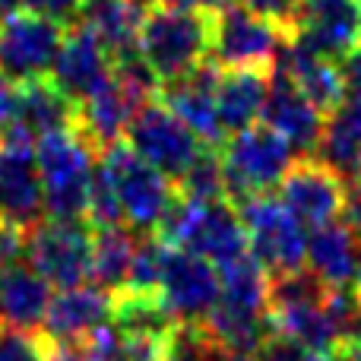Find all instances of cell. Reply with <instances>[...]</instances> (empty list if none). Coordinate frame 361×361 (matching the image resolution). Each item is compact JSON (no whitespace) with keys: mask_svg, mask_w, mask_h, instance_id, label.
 <instances>
[{"mask_svg":"<svg viewBox=\"0 0 361 361\" xmlns=\"http://www.w3.org/2000/svg\"><path fill=\"white\" fill-rule=\"evenodd\" d=\"M212 13L149 0L140 25V57L156 80L175 82L212 54Z\"/></svg>","mask_w":361,"mask_h":361,"instance_id":"cell-1","label":"cell"},{"mask_svg":"<svg viewBox=\"0 0 361 361\" xmlns=\"http://www.w3.org/2000/svg\"><path fill=\"white\" fill-rule=\"evenodd\" d=\"M35 159L44 187V216L63 222L86 219L95 159H99L92 143L76 127H63L35 140Z\"/></svg>","mask_w":361,"mask_h":361,"instance_id":"cell-2","label":"cell"},{"mask_svg":"<svg viewBox=\"0 0 361 361\" xmlns=\"http://www.w3.org/2000/svg\"><path fill=\"white\" fill-rule=\"evenodd\" d=\"M156 235L165 244H178V247L209 260L216 269L231 267L250 254L247 231H244V222L231 206V200L200 203V200L178 197L175 209L169 212V219Z\"/></svg>","mask_w":361,"mask_h":361,"instance_id":"cell-3","label":"cell"},{"mask_svg":"<svg viewBox=\"0 0 361 361\" xmlns=\"http://www.w3.org/2000/svg\"><path fill=\"white\" fill-rule=\"evenodd\" d=\"M99 165L108 175V180H111L114 193H118L124 222L137 231L156 235L180 197L175 180L162 175L143 156H137L127 140L105 146L99 156Z\"/></svg>","mask_w":361,"mask_h":361,"instance_id":"cell-4","label":"cell"},{"mask_svg":"<svg viewBox=\"0 0 361 361\" xmlns=\"http://www.w3.org/2000/svg\"><path fill=\"white\" fill-rule=\"evenodd\" d=\"M247 231V244L254 260L267 269V276L295 273L307 263V235L305 225L282 206L273 193H254L231 203Z\"/></svg>","mask_w":361,"mask_h":361,"instance_id":"cell-5","label":"cell"},{"mask_svg":"<svg viewBox=\"0 0 361 361\" xmlns=\"http://www.w3.org/2000/svg\"><path fill=\"white\" fill-rule=\"evenodd\" d=\"M219 152H222L231 203L254 193H273L295 165V149L267 124L228 133Z\"/></svg>","mask_w":361,"mask_h":361,"instance_id":"cell-6","label":"cell"},{"mask_svg":"<svg viewBox=\"0 0 361 361\" xmlns=\"http://www.w3.org/2000/svg\"><path fill=\"white\" fill-rule=\"evenodd\" d=\"M92 235L86 219H44L25 231V260L57 288H76L92 279Z\"/></svg>","mask_w":361,"mask_h":361,"instance_id":"cell-7","label":"cell"},{"mask_svg":"<svg viewBox=\"0 0 361 361\" xmlns=\"http://www.w3.org/2000/svg\"><path fill=\"white\" fill-rule=\"evenodd\" d=\"M63 35L67 25L38 16L25 6L0 13V80L19 86L48 76Z\"/></svg>","mask_w":361,"mask_h":361,"instance_id":"cell-8","label":"cell"},{"mask_svg":"<svg viewBox=\"0 0 361 361\" xmlns=\"http://www.w3.org/2000/svg\"><path fill=\"white\" fill-rule=\"evenodd\" d=\"M288 32L279 19L228 4L212 13V61L222 67H276Z\"/></svg>","mask_w":361,"mask_h":361,"instance_id":"cell-9","label":"cell"},{"mask_svg":"<svg viewBox=\"0 0 361 361\" xmlns=\"http://www.w3.org/2000/svg\"><path fill=\"white\" fill-rule=\"evenodd\" d=\"M124 140L130 143V149L137 152V156H143L149 165H156V169L162 171V175H169L175 184L193 165V159L203 152V140L159 99L146 102V105L133 114Z\"/></svg>","mask_w":361,"mask_h":361,"instance_id":"cell-10","label":"cell"},{"mask_svg":"<svg viewBox=\"0 0 361 361\" xmlns=\"http://www.w3.org/2000/svg\"><path fill=\"white\" fill-rule=\"evenodd\" d=\"M159 295H162L169 314L180 326H197V324H203L212 314V307L219 305L222 279H219V269L212 267L209 260L178 247V244H165Z\"/></svg>","mask_w":361,"mask_h":361,"instance_id":"cell-11","label":"cell"},{"mask_svg":"<svg viewBox=\"0 0 361 361\" xmlns=\"http://www.w3.org/2000/svg\"><path fill=\"white\" fill-rule=\"evenodd\" d=\"M282 25L288 38H298L307 48L339 61L361 44L358 0H295Z\"/></svg>","mask_w":361,"mask_h":361,"instance_id":"cell-12","label":"cell"},{"mask_svg":"<svg viewBox=\"0 0 361 361\" xmlns=\"http://www.w3.org/2000/svg\"><path fill=\"white\" fill-rule=\"evenodd\" d=\"M279 200L305 228L336 222L345 206V184L326 162L305 156L288 169L279 184Z\"/></svg>","mask_w":361,"mask_h":361,"instance_id":"cell-13","label":"cell"},{"mask_svg":"<svg viewBox=\"0 0 361 361\" xmlns=\"http://www.w3.org/2000/svg\"><path fill=\"white\" fill-rule=\"evenodd\" d=\"M44 216V187L35 146L0 137V222L32 231Z\"/></svg>","mask_w":361,"mask_h":361,"instance_id":"cell-14","label":"cell"},{"mask_svg":"<svg viewBox=\"0 0 361 361\" xmlns=\"http://www.w3.org/2000/svg\"><path fill=\"white\" fill-rule=\"evenodd\" d=\"M222 73V63H216L212 57H206L200 67H193L187 76H180L175 82H165L159 89V102L169 105L171 111L203 140V146H222L228 133L219 124L216 111V82Z\"/></svg>","mask_w":361,"mask_h":361,"instance_id":"cell-15","label":"cell"},{"mask_svg":"<svg viewBox=\"0 0 361 361\" xmlns=\"http://www.w3.org/2000/svg\"><path fill=\"white\" fill-rule=\"evenodd\" d=\"M111 76H114V61L105 51V44L82 23L70 25L61 42V51H57L54 67H51V80L73 102H82L92 92H99Z\"/></svg>","mask_w":361,"mask_h":361,"instance_id":"cell-16","label":"cell"},{"mask_svg":"<svg viewBox=\"0 0 361 361\" xmlns=\"http://www.w3.org/2000/svg\"><path fill=\"white\" fill-rule=\"evenodd\" d=\"M276 70H282L320 114H333L349 99V95H345L349 86H345L343 67H339L333 57L307 48L298 38H286L279 57H276Z\"/></svg>","mask_w":361,"mask_h":361,"instance_id":"cell-17","label":"cell"},{"mask_svg":"<svg viewBox=\"0 0 361 361\" xmlns=\"http://www.w3.org/2000/svg\"><path fill=\"white\" fill-rule=\"evenodd\" d=\"M260 118L295 152H305V156L317 152L326 114H320L282 70H273V82H269V95H267V105H263Z\"/></svg>","mask_w":361,"mask_h":361,"instance_id":"cell-18","label":"cell"},{"mask_svg":"<svg viewBox=\"0 0 361 361\" xmlns=\"http://www.w3.org/2000/svg\"><path fill=\"white\" fill-rule=\"evenodd\" d=\"M111 317V292L99 286H76V288H61L51 298V307L44 314L42 333L54 343H70L76 345L86 333L102 326Z\"/></svg>","mask_w":361,"mask_h":361,"instance_id":"cell-19","label":"cell"},{"mask_svg":"<svg viewBox=\"0 0 361 361\" xmlns=\"http://www.w3.org/2000/svg\"><path fill=\"white\" fill-rule=\"evenodd\" d=\"M276 67H222L216 82V111L225 133L254 127L263 114Z\"/></svg>","mask_w":361,"mask_h":361,"instance_id":"cell-20","label":"cell"},{"mask_svg":"<svg viewBox=\"0 0 361 361\" xmlns=\"http://www.w3.org/2000/svg\"><path fill=\"white\" fill-rule=\"evenodd\" d=\"M51 282L38 276L29 263H13L0 269V326L19 333H35L51 307Z\"/></svg>","mask_w":361,"mask_h":361,"instance_id":"cell-21","label":"cell"},{"mask_svg":"<svg viewBox=\"0 0 361 361\" xmlns=\"http://www.w3.org/2000/svg\"><path fill=\"white\" fill-rule=\"evenodd\" d=\"M76 118H80V102L70 99L51 76L16 86V118L10 124H19L32 140L63 127H76Z\"/></svg>","mask_w":361,"mask_h":361,"instance_id":"cell-22","label":"cell"},{"mask_svg":"<svg viewBox=\"0 0 361 361\" xmlns=\"http://www.w3.org/2000/svg\"><path fill=\"white\" fill-rule=\"evenodd\" d=\"M361 260V238L349 225L326 222L307 235V269L326 288H352Z\"/></svg>","mask_w":361,"mask_h":361,"instance_id":"cell-23","label":"cell"},{"mask_svg":"<svg viewBox=\"0 0 361 361\" xmlns=\"http://www.w3.org/2000/svg\"><path fill=\"white\" fill-rule=\"evenodd\" d=\"M140 0H86L82 4V25L105 44L114 63L130 61L140 54V25H143Z\"/></svg>","mask_w":361,"mask_h":361,"instance_id":"cell-24","label":"cell"},{"mask_svg":"<svg viewBox=\"0 0 361 361\" xmlns=\"http://www.w3.org/2000/svg\"><path fill=\"white\" fill-rule=\"evenodd\" d=\"M317 156L339 178L352 180L361 175V92L345 99L333 114H326Z\"/></svg>","mask_w":361,"mask_h":361,"instance_id":"cell-25","label":"cell"},{"mask_svg":"<svg viewBox=\"0 0 361 361\" xmlns=\"http://www.w3.org/2000/svg\"><path fill=\"white\" fill-rule=\"evenodd\" d=\"M133 254H137V241L124 225H111V228H95L92 235V282L105 292H118L124 288L127 276L133 267Z\"/></svg>","mask_w":361,"mask_h":361,"instance_id":"cell-26","label":"cell"},{"mask_svg":"<svg viewBox=\"0 0 361 361\" xmlns=\"http://www.w3.org/2000/svg\"><path fill=\"white\" fill-rule=\"evenodd\" d=\"M178 193L184 200H200V203H212V200H228V180H225V165L219 146H203L193 165L180 175Z\"/></svg>","mask_w":361,"mask_h":361,"instance_id":"cell-27","label":"cell"},{"mask_svg":"<svg viewBox=\"0 0 361 361\" xmlns=\"http://www.w3.org/2000/svg\"><path fill=\"white\" fill-rule=\"evenodd\" d=\"M0 361H42V333L0 326Z\"/></svg>","mask_w":361,"mask_h":361,"instance_id":"cell-28","label":"cell"},{"mask_svg":"<svg viewBox=\"0 0 361 361\" xmlns=\"http://www.w3.org/2000/svg\"><path fill=\"white\" fill-rule=\"evenodd\" d=\"M254 361H307V349L279 330H269L254 349Z\"/></svg>","mask_w":361,"mask_h":361,"instance_id":"cell-29","label":"cell"},{"mask_svg":"<svg viewBox=\"0 0 361 361\" xmlns=\"http://www.w3.org/2000/svg\"><path fill=\"white\" fill-rule=\"evenodd\" d=\"M82 4L86 0H19V6L38 13V16H48L61 25H73L82 13Z\"/></svg>","mask_w":361,"mask_h":361,"instance_id":"cell-30","label":"cell"},{"mask_svg":"<svg viewBox=\"0 0 361 361\" xmlns=\"http://www.w3.org/2000/svg\"><path fill=\"white\" fill-rule=\"evenodd\" d=\"M25 257V231L0 222V269L13 267Z\"/></svg>","mask_w":361,"mask_h":361,"instance_id":"cell-31","label":"cell"},{"mask_svg":"<svg viewBox=\"0 0 361 361\" xmlns=\"http://www.w3.org/2000/svg\"><path fill=\"white\" fill-rule=\"evenodd\" d=\"M345 225H349L352 231L361 238V175L349 180V187H345Z\"/></svg>","mask_w":361,"mask_h":361,"instance_id":"cell-32","label":"cell"},{"mask_svg":"<svg viewBox=\"0 0 361 361\" xmlns=\"http://www.w3.org/2000/svg\"><path fill=\"white\" fill-rule=\"evenodd\" d=\"M42 361H86L80 352V345L70 343H54L42 333Z\"/></svg>","mask_w":361,"mask_h":361,"instance_id":"cell-33","label":"cell"},{"mask_svg":"<svg viewBox=\"0 0 361 361\" xmlns=\"http://www.w3.org/2000/svg\"><path fill=\"white\" fill-rule=\"evenodd\" d=\"M241 4L250 6V10H257V13H263V16H269V19L286 23L292 6H295V0H241Z\"/></svg>","mask_w":361,"mask_h":361,"instance_id":"cell-34","label":"cell"},{"mask_svg":"<svg viewBox=\"0 0 361 361\" xmlns=\"http://www.w3.org/2000/svg\"><path fill=\"white\" fill-rule=\"evenodd\" d=\"M343 76H345V86L355 89V92H361V44L358 48H352L349 54L343 57Z\"/></svg>","mask_w":361,"mask_h":361,"instance_id":"cell-35","label":"cell"},{"mask_svg":"<svg viewBox=\"0 0 361 361\" xmlns=\"http://www.w3.org/2000/svg\"><path fill=\"white\" fill-rule=\"evenodd\" d=\"M165 4H178V6H190V10H222V6L235 4V0H165Z\"/></svg>","mask_w":361,"mask_h":361,"instance_id":"cell-36","label":"cell"},{"mask_svg":"<svg viewBox=\"0 0 361 361\" xmlns=\"http://www.w3.org/2000/svg\"><path fill=\"white\" fill-rule=\"evenodd\" d=\"M339 355H343V361H361V336L345 339V343L339 345Z\"/></svg>","mask_w":361,"mask_h":361,"instance_id":"cell-37","label":"cell"},{"mask_svg":"<svg viewBox=\"0 0 361 361\" xmlns=\"http://www.w3.org/2000/svg\"><path fill=\"white\" fill-rule=\"evenodd\" d=\"M307 361H343L339 349H330V352H307Z\"/></svg>","mask_w":361,"mask_h":361,"instance_id":"cell-38","label":"cell"},{"mask_svg":"<svg viewBox=\"0 0 361 361\" xmlns=\"http://www.w3.org/2000/svg\"><path fill=\"white\" fill-rule=\"evenodd\" d=\"M10 10H19V0H0V13H10Z\"/></svg>","mask_w":361,"mask_h":361,"instance_id":"cell-39","label":"cell"},{"mask_svg":"<svg viewBox=\"0 0 361 361\" xmlns=\"http://www.w3.org/2000/svg\"><path fill=\"white\" fill-rule=\"evenodd\" d=\"M358 23H361V0H358Z\"/></svg>","mask_w":361,"mask_h":361,"instance_id":"cell-40","label":"cell"}]
</instances>
